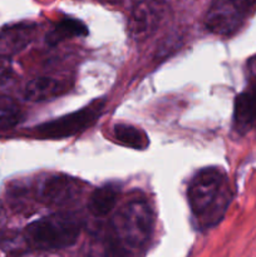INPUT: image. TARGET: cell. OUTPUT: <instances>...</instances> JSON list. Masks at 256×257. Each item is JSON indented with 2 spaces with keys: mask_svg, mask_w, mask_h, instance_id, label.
I'll list each match as a JSON object with an SVG mask.
<instances>
[{
  "mask_svg": "<svg viewBox=\"0 0 256 257\" xmlns=\"http://www.w3.org/2000/svg\"><path fill=\"white\" fill-rule=\"evenodd\" d=\"M155 215L143 197L128 200L115 213L110 231L99 241L103 257H131L150 241Z\"/></svg>",
  "mask_w": 256,
  "mask_h": 257,
  "instance_id": "cell-1",
  "label": "cell"
},
{
  "mask_svg": "<svg viewBox=\"0 0 256 257\" xmlns=\"http://www.w3.org/2000/svg\"><path fill=\"white\" fill-rule=\"evenodd\" d=\"M187 196L198 225L211 227L222 220L231 202L227 176L220 168H203L191 180Z\"/></svg>",
  "mask_w": 256,
  "mask_h": 257,
  "instance_id": "cell-2",
  "label": "cell"
},
{
  "mask_svg": "<svg viewBox=\"0 0 256 257\" xmlns=\"http://www.w3.org/2000/svg\"><path fill=\"white\" fill-rule=\"evenodd\" d=\"M82 231V222L75 215L53 213L29 223L24 228L25 242L34 250H62L74 245Z\"/></svg>",
  "mask_w": 256,
  "mask_h": 257,
  "instance_id": "cell-3",
  "label": "cell"
},
{
  "mask_svg": "<svg viewBox=\"0 0 256 257\" xmlns=\"http://www.w3.org/2000/svg\"><path fill=\"white\" fill-rule=\"evenodd\" d=\"M256 0H211L205 17V27L221 37L236 34L255 14Z\"/></svg>",
  "mask_w": 256,
  "mask_h": 257,
  "instance_id": "cell-4",
  "label": "cell"
},
{
  "mask_svg": "<svg viewBox=\"0 0 256 257\" xmlns=\"http://www.w3.org/2000/svg\"><path fill=\"white\" fill-rule=\"evenodd\" d=\"M104 100H95L83 109L63 115L57 119L49 120L35 127V133L42 138H67L74 136L95 122L104 108Z\"/></svg>",
  "mask_w": 256,
  "mask_h": 257,
  "instance_id": "cell-5",
  "label": "cell"
},
{
  "mask_svg": "<svg viewBox=\"0 0 256 257\" xmlns=\"http://www.w3.org/2000/svg\"><path fill=\"white\" fill-rule=\"evenodd\" d=\"M167 13V5L161 0H145L133 8L128 19V32L136 42L152 37Z\"/></svg>",
  "mask_w": 256,
  "mask_h": 257,
  "instance_id": "cell-6",
  "label": "cell"
},
{
  "mask_svg": "<svg viewBox=\"0 0 256 257\" xmlns=\"http://www.w3.org/2000/svg\"><path fill=\"white\" fill-rule=\"evenodd\" d=\"M82 185L75 178L65 175L48 177L39 188V200L55 207H64L77 202L82 195Z\"/></svg>",
  "mask_w": 256,
  "mask_h": 257,
  "instance_id": "cell-7",
  "label": "cell"
},
{
  "mask_svg": "<svg viewBox=\"0 0 256 257\" xmlns=\"http://www.w3.org/2000/svg\"><path fill=\"white\" fill-rule=\"evenodd\" d=\"M233 127L241 135L256 130V80L236 97Z\"/></svg>",
  "mask_w": 256,
  "mask_h": 257,
  "instance_id": "cell-8",
  "label": "cell"
},
{
  "mask_svg": "<svg viewBox=\"0 0 256 257\" xmlns=\"http://www.w3.org/2000/svg\"><path fill=\"white\" fill-rule=\"evenodd\" d=\"M35 32V25L29 23H22L5 28L0 33V54L10 57L24 49L34 39Z\"/></svg>",
  "mask_w": 256,
  "mask_h": 257,
  "instance_id": "cell-9",
  "label": "cell"
},
{
  "mask_svg": "<svg viewBox=\"0 0 256 257\" xmlns=\"http://www.w3.org/2000/svg\"><path fill=\"white\" fill-rule=\"evenodd\" d=\"M68 84L50 77H39L28 82L24 88V98L30 102H43L54 99L67 92Z\"/></svg>",
  "mask_w": 256,
  "mask_h": 257,
  "instance_id": "cell-10",
  "label": "cell"
},
{
  "mask_svg": "<svg viewBox=\"0 0 256 257\" xmlns=\"http://www.w3.org/2000/svg\"><path fill=\"white\" fill-rule=\"evenodd\" d=\"M118 200V190L115 186L105 185L103 187L97 188L90 195L88 208L90 213L97 217H103L108 215L114 208Z\"/></svg>",
  "mask_w": 256,
  "mask_h": 257,
  "instance_id": "cell-11",
  "label": "cell"
},
{
  "mask_svg": "<svg viewBox=\"0 0 256 257\" xmlns=\"http://www.w3.org/2000/svg\"><path fill=\"white\" fill-rule=\"evenodd\" d=\"M112 132L113 137L118 142L127 146V147L135 148V150H145L150 143L146 133L141 128L135 127V125L118 123L113 127Z\"/></svg>",
  "mask_w": 256,
  "mask_h": 257,
  "instance_id": "cell-12",
  "label": "cell"
},
{
  "mask_svg": "<svg viewBox=\"0 0 256 257\" xmlns=\"http://www.w3.org/2000/svg\"><path fill=\"white\" fill-rule=\"evenodd\" d=\"M87 27L82 22L75 19H64L55 24V27L50 30L49 34L47 35V42L50 45H55L73 37L87 35Z\"/></svg>",
  "mask_w": 256,
  "mask_h": 257,
  "instance_id": "cell-13",
  "label": "cell"
},
{
  "mask_svg": "<svg viewBox=\"0 0 256 257\" xmlns=\"http://www.w3.org/2000/svg\"><path fill=\"white\" fill-rule=\"evenodd\" d=\"M22 109L13 98L0 95V132L18 125L22 120Z\"/></svg>",
  "mask_w": 256,
  "mask_h": 257,
  "instance_id": "cell-14",
  "label": "cell"
},
{
  "mask_svg": "<svg viewBox=\"0 0 256 257\" xmlns=\"http://www.w3.org/2000/svg\"><path fill=\"white\" fill-rule=\"evenodd\" d=\"M13 75V65L10 57L0 54V87L7 84Z\"/></svg>",
  "mask_w": 256,
  "mask_h": 257,
  "instance_id": "cell-15",
  "label": "cell"
},
{
  "mask_svg": "<svg viewBox=\"0 0 256 257\" xmlns=\"http://www.w3.org/2000/svg\"><path fill=\"white\" fill-rule=\"evenodd\" d=\"M247 68H248V72H250V74L252 75V78H255V80H256V55L248 60Z\"/></svg>",
  "mask_w": 256,
  "mask_h": 257,
  "instance_id": "cell-16",
  "label": "cell"
},
{
  "mask_svg": "<svg viewBox=\"0 0 256 257\" xmlns=\"http://www.w3.org/2000/svg\"><path fill=\"white\" fill-rule=\"evenodd\" d=\"M5 218H7V215H5L4 206H3V203L0 202V228H2L3 226H4Z\"/></svg>",
  "mask_w": 256,
  "mask_h": 257,
  "instance_id": "cell-17",
  "label": "cell"
}]
</instances>
